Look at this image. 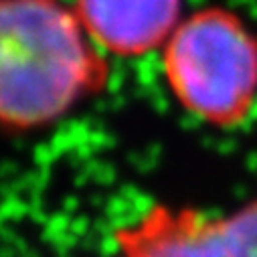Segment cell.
I'll return each mask as SVG.
<instances>
[{"label":"cell","mask_w":257,"mask_h":257,"mask_svg":"<svg viewBox=\"0 0 257 257\" xmlns=\"http://www.w3.org/2000/svg\"><path fill=\"white\" fill-rule=\"evenodd\" d=\"M184 0H73L75 15L105 55L134 59L166 45L176 31Z\"/></svg>","instance_id":"cell-4"},{"label":"cell","mask_w":257,"mask_h":257,"mask_svg":"<svg viewBox=\"0 0 257 257\" xmlns=\"http://www.w3.org/2000/svg\"><path fill=\"white\" fill-rule=\"evenodd\" d=\"M107 55L63 0H0V127L41 130L99 93Z\"/></svg>","instance_id":"cell-1"},{"label":"cell","mask_w":257,"mask_h":257,"mask_svg":"<svg viewBox=\"0 0 257 257\" xmlns=\"http://www.w3.org/2000/svg\"><path fill=\"white\" fill-rule=\"evenodd\" d=\"M162 73L195 119L219 130L241 127L257 109V31L225 7L190 13L162 47Z\"/></svg>","instance_id":"cell-2"},{"label":"cell","mask_w":257,"mask_h":257,"mask_svg":"<svg viewBox=\"0 0 257 257\" xmlns=\"http://www.w3.org/2000/svg\"><path fill=\"white\" fill-rule=\"evenodd\" d=\"M113 257H257V195L227 215L156 203L113 231Z\"/></svg>","instance_id":"cell-3"}]
</instances>
